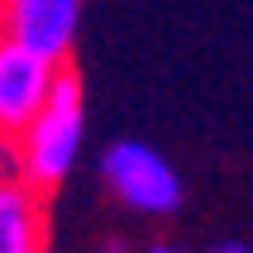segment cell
<instances>
[{
  "label": "cell",
  "mask_w": 253,
  "mask_h": 253,
  "mask_svg": "<svg viewBox=\"0 0 253 253\" xmlns=\"http://www.w3.org/2000/svg\"><path fill=\"white\" fill-rule=\"evenodd\" d=\"M82 134H86V86L77 77V67L62 62L48 105L19 129V139L5 143L10 172H19L43 196L57 191L67 182V172L77 168V158H82Z\"/></svg>",
  "instance_id": "1"
},
{
  "label": "cell",
  "mask_w": 253,
  "mask_h": 253,
  "mask_svg": "<svg viewBox=\"0 0 253 253\" xmlns=\"http://www.w3.org/2000/svg\"><path fill=\"white\" fill-rule=\"evenodd\" d=\"M0 253H48V196L0 168Z\"/></svg>",
  "instance_id": "5"
},
{
  "label": "cell",
  "mask_w": 253,
  "mask_h": 253,
  "mask_svg": "<svg viewBox=\"0 0 253 253\" xmlns=\"http://www.w3.org/2000/svg\"><path fill=\"white\" fill-rule=\"evenodd\" d=\"M57 67L62 62H53L43 53H29V48H14V43L0 39V143L19 139V129L48 105Z\"/></svg>",
  "instance_id": "4"
},
{
  "label": "cell",
  "mask_w": 253,
  "mask_h": 253,
  "mask_svg": "<svg viewBox=\"0 0 253 253\" xmlns=\"http://www.w3.org/2000/svg\"><path fill=\"white\" fill-rule=\"evenodd\" d=\"M100 253H125V239H105V244H100Z\"/></svg>",
  "instance_id": "7"
},
{
  "label": "cell",
  "mask_w": 253,
  "mask_h": 253,
  "mask_svg": "<svg viewBox=\"0 0 253 253\" xmlns=\"http://www.w3.org/2000/svg\"><path fill=\"white\" fill-rule=\"evenodd\" d=\"M100 182L134 215H172L182 206V177L153 143L115 139L100 153Z\"/></svg>",
  "instance_id": "2"
},
{
  "label": "cell",
  "mask_w": 253,
  "mask_h": 253,
  "mask_svg": "<svg viewBox=\"0 0 253 253\" xmlns=\"http://www.w3.org/2000/svg\"><path fill=\"white\" fill-rule=\"evenodd\" d=\"M86 0H0V39L53 62H67Z\"/></svg>",
  "instance_id": "3"
},
{
  "label": "cell",
  "mask_w": 253,
  "mask_h": 253,
  "mask_svg": "<svg viewBox=\"0 0 253 253\" xmlns=\"http://www.w3.org/2000/svg\"><path fill=\"white\" fill-rule=\"evenodd\" d=\"M211 253H253V249H249V244H215Z\"/></svg>",
  "instance_id": "6"
},
{
  "label": "cell",
  "mask_w": 253,
  "mask_h": 253,
  "mask_svg": "<svg viewBox=\"0 0 253 253\" xmlns=\"http://www.w3.org/2000/svg\"><path fill=\"white\" fill-rule=\"evenodd\" d=\"M143 253H177V249H172V244H148Z\"/></svg>",
  "instance_id": "8"
}]
</instances>
